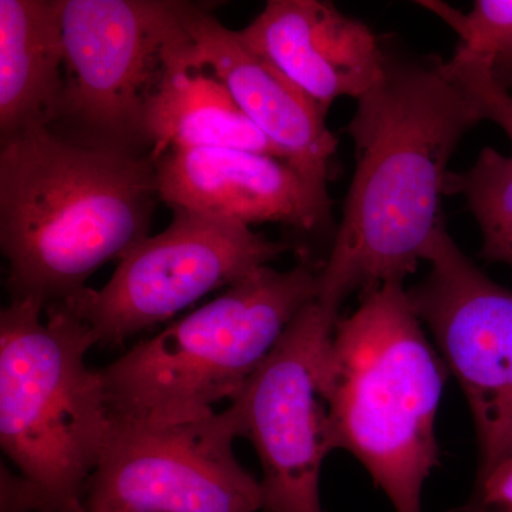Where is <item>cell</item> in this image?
Listing matches in <instances>:
<instances>
[{"mask_svg":"<svg viewBox=\"0 0 512 512\" xmlns=\"http://www.w3.org/2000/svg\"><path fill=\"white\" fill-rule=\"evenodd\" d=\"M238 33L325 114L342 97L365 96L386 55L362 20L319 0H271Z\"/></svg>","mask_w":512,"mask_h":512,"instance_id":"4fadbf2b","label":"cell"},{"mask_svg":"<svg viewBox=\"0 0 512 512\" xmlns=\"http://www.w3.org/2000/svg\"><path fill=\"white\" fill-rule=\"evenodd\" d=\"M0 512H36L22 478L2 466L0 476Z\"/></svg>","mask_w":512,"mask_h":512,"instance_id":"ffe728a7","label":"cell"},{"mask_svg":"<svg viewBox=\"0 0 512 512\" xmlns=\"http://www.w3.org/2000/svg\"><path fill=\"white\" fill-rule=\"evenodd\" d=\"M338 320L318 301L305 306L229 402L261 461L262 512H322L320 471L333 451L325 360Z\"/></svg>","mask_w":512,"mask_h":512,"instance_id":"9c48e42d","label":"cell"},{"mask_svg":"<svg viewBox=\"0 0 512 512\" xmlns=\"http://www.w3.org/2000/svg\"><path fill=\"white\" fill-rule=\"evenodd\" d=\"M450 512H512V457L478 476L468 503Z\"/></svg>","mask_w":512,"mask_h":512,"instance_id":"d6986e66","label":"cell"},{"mask_svg":"<svg viewBox=\"0 0 512 512\" xmlns=\"http://www.w3.org/2000/svg\"><path fill=\"white\" fill-rule=\"evenodd\" d=\"M446 69L478 101L484 120L503 128L512 144V96L491 79L483 60L457 49Z\"/></svg>","mask_w":512,"mask_h":512,"instance_id":"ac0fdd59","label":"cell"},{"mask_svg":"<svg viewBox=\"0 0 512 512\" xmlns=\"http://www.w3.org/2000/svg\"><path fill=\"white\" fill-rule=\"evenodd\" d=\"M64 93L57 121L77 143L143 153L144 109L183 30L184 2L57 0Z\"/></svg>","mask_w":512,"mask_h":512,"instance_id":"8992f818","label":"cell"},{"mask_svg":"<svg viewBox=\"0 0 512 512\" xmlns=\"http://www.w3.org/2000/svg\"><path fill=\"white\" fill-rule=\"evenodd\" d=\"M320 268L264 266L100 369L111 416L183 423L232 402L285 330L318 299Z\"/></svg>","mask_w":512,"mask_h":512,"instance_id":"5b68a950","label":"cell"},{"mask_svg":"<svg viewBox=\"0 0 512 512\" xmlns=\"http://www.w3.org/2000/svg\"><path fill=\"white\" fill-rule=\"evenodd\" d=\"M83 512H89V511L84 510Z\"/></svg>","mask_w":512,"mask_h":512,"instance_id":"44dd1931","label":"cell"},{"mask_svg":"<svg viewBox=\"0 0 512 512\" xmlns=\"http://www.w3.org/2000/svg\"><path fill=\"white\" fill-rule=\"evenodd\" d=\"M158 197L171 210L305 232L330 224L332 201L279 158L232 150H171L157 158Z\"/></svg>","mask_w":512,"mask_h":512,"instance_id":"8fae6325","label":"cell"},{"mask_svg":"<svg viewBox=\"0 0 512 512\" xmlns=\"http://www.w3.org/2000/svg\"><path fill=\"white\" fill-rule=\"evenodd\" d=\"M446 372L403 284L363 293L336 322L325 360L330 443L365 466L396 512H421L439 464L434 426Z\"/></svg>","mask_w":512,"mask_h":512,"instance_id":"3957f363","label":"cell"},{"mask_svg":"<svg viewBox=\"0 0 512 512\" xmlns=\"http://www.w3.org/2000/svg\"><path fill=\"white\" fill-rule=\"evenodd\" d=\"M12 299L0 312V446L32 488L37 512H83L111 413L86 355L93 330L66 303Z\"/></svg>","mask_w":512,"mask_h":512,"instance_id":"277c9868","label":"cell"},{"mask_svg":"<svg viewBox=\"0 0 512 512\" xmlns=\"http://www.w3.org/2000/svg\"><path fill=\"white\" fill-rule=\"evenodd\" d=\"M157 160L37 128L2 143L0 248L10 298L45 308L86 292L90 276L148 237Z\"/></svg>","mask_w":512,"mask_h":512,"instance_id":"7a4b0ae2","label":"cell"},{"mask_svg":"<svg viewBox=\"0 0 512 512\" xmlns=\"http://www.w3.org/2000/svg\"><path fill=\"white\" fill-rule=\"evenodd\" d=\"M63 72L57 0H0L2 143L59 120Z\"/></svg>","mask_w":512,"mask_h":512,"instance_id":"9a60e30c","label":"cell"},{"mask_svg":"<svg viewBox=\"0 0 512 512\" xmlns=\"http://www.w3.org/2000/svg\"><path fill=\"white\" fill-rule=\"evenodd\" d=\"M183 26L195 62L224 83L242 113L306 183L329 195L330 163L338 141L326 126V114L252 52L238 30L228 29L208 10L184 2Z\"/></svg>","mask_w":512,"mask_h":512,"instance_id":"7c38bea8","label":"cell"},{"mask_svg":"<svg viewBox=\"0 0 512 512\" xmlns=\"http://www.w3.org/2000/svg\"><path fill=\"white\" fill-rule=\"evenodd\" d=\"M229 409L183 423L111 416L99 466L87 483L89 512H258L261 481L239 464Z\"/></svg>","mask_w":512,"mask_h":512,"instance_id":"52a82bcc","label":"cell"},{"mask_svg":"<svg viewBox=\"0 0 512 512\" xmlns=\"http://www.w3.org/2000/svg\"><path fill=\"white\" fill-rule=\"evenodd\" d=\"M446 194L463 195L483 235L480 256L512 266V154L485 147L476 163L448 173Z\"/></svg>","mask_w":512,"mask_h":512,"instance_id":"2e32d148","label":"cell"},{"mask_svg":"<svg viewBox=\"0 0 512 512\" xmlns=\"http://www.w3.org/2000/svg\"><path fill=\"white\" fill-rule=\"evenodd\" d=\"M424 261L430 274L407 296L466 394L484 476L512 457V291L460 251L444 221Z\"/></svg>","mask_w":512,"mask_h":512,"instance_id":"30bf717a","label":"cell"},{"mask_svg":"<svg viewBox=\"0 0 512 512\" xmlns=\"http://www.w3.org/2000/svg\"><path fill=\"white\" fill-rule=\"evenodd\" d=\"M384 52L382 73L357 100L348 126L355 174L320 268L316 301L335 319L353 292L403 284L424 261L443 221L448 163L461 138L484 120L446 62Z\"/></svg>","mask_w":512,"mask_h":512,"instance_id":"6da1fadb","label":"cell"},{"mask_svg":"<svg viewBox=\"0 0 512 512\" xmlns=\"http://www.w3.org/2000/svg\"><path fill=\"white\" fill-rule=\"evenodd\" d=\"M173 214L165 231L147 237L120 259L103 288H89L66 303L92 328L97 345H123L292 248L238 222L188 210Z\"/></svg>","mask_w":512,"mask_h":512,"instance_id":"ba28073f","label":"cell"},{"mask_svg":"<svg viewBox=\"0 0 512 512\" xmlns=\"http://www.w3.org/2000/svg\"><path fill=\"white\" fill-rule=\"evenodd\" d=\"M420 6L439 16L460 37V49L480 57L491 79L512 96V0H477L463 13L439 0Z\"/></svg>","mask_w":512,"mask_h":512,"instance_id":"e0dca14e","label":"cell"},{"mask_svg":"<svg viewBox=\"0 0 512 512\" xmlns=\"http://www.w3.org/2000/svg\"><path fill=\"white\" fill-rule=\"evenodd\" d=\"M143 130L156 160L171 150L232 148L285 161L224 83L195 62L184 26L168 47L163 74L144 109Z\"/></svg>","mask_w":512,"mask_h":512,"instance_id":"5bb4252c","label":"cell"}]
</instances>
